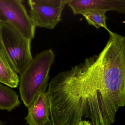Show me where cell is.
Wrapping results in <instances>:
<instances>
[{"label": "cell", "mask_w": 125, "mask_h": 125, "mask_svg": "<svg viewBox=\"0 0 125 125\" xmlns=\"http://www.w3.org/2000/svg\"><path fill=\"white\" fill-rule=\"evenodd\" d=\"M54 125H112L125 105V41L110 36L98 55L51 79L47 91Z\"/></svg>", "instance_id": "1"}, {"label": "cell", "mask_w": 125, "mask_h": 125, "mask_svg": "<svg viewBox=\"0 0 125 125\" xmlns=\"http://www.w3.org/2000/svg\"><path fill=\"white\" fill-rule=\"evenodd\" d=\"M55 57L54 52L51 49L38 53L20 75V94L26 107L40 94L46 91L50 71Z\"/></svg>", "instance_id": "2"}, {"label": "cell", "mask_w": 125, "mask_h": 125, "mask_svg": "<svg viewBox=\"0 0 125 125\" xmlns=\"http://www.w3.org/2000/svg\"><path fill=\"white\" fill-rule=\"evenodd\" d=\"M31 40L7 22L0 24V47L14 71L20 75L32 60Z\"/></svg>", "instance_id": "3"}, {"label": "cell", "mask_w": 125, "mask_h": 125, "mask_svg": "<svg viewBox=\"0 0 125 125\" xmlns=\"http://www.w3.org/2000/svg\"><path fill=\"white\" fill-rule=\"evenodd\" d=\"M21 0H0V24L7 22L20 33L32 40L35 27Z\"/></svg>", "instance_id": "4"}, {"label": "cell", "mask_w": 125, "mask_h": 125, "mask_svg": "<svg viewBox=\"0 0 125 125\" xmlns=\"http://www.w3.org/2000/svg\"><path fill=\"white\" fill-rule=\"evenodd\" d=\"M69 0H29V14L36 28L53 30L62 21V13Z\"/></svg>", "instance_id": "5"}, {"label": "cell", "mask_w": 125, "mask_h": 125, "mask_svg": "<svg viewBox=\"0 0 125 125\" xmlns=\"http://www.w3.org/2000/svg\"><path fill=\"white\" fill-rule=\"evenodd\" d=\"M67 4L75 15L89 10L113 11L125 14V0H69Z\"/></svg>", "instance_id": "6"}, {"label": "cell", "mask_w": 125, "mask_h": 125, "mask_svg": "<svg viewBox=\"0 0 125 125\" xmlns=\"http://www.w3.org/2000/svg\"><path fill=\"white\" fill-rule=\"evenodd\" d=\"M28 108V114L25 118L29 125H44L49 121L50 107L47 91L39 95Z\"/></svg>", "instance_id": "7"}, {"label": "cell", "mask_w": 125, "mask_h": 125, "mask_svg": "<svg viewBox=\"0 0 125 125\" xmlns=\"http://www.w3.org/2000/svg\"><path fill=\"white\" fill-rule=\"evenodd\" d=\"M20 78L0 47V83L11 88L17 87Z\"/></svg>", "instance_id": "8"}, {"label": "cell", "mask_w": 125, "mask_h": 125, "mask_svg": "<svg viewBox=\"0 0 125 125\" xmlns=\"http://www.w3.org/2000/svg\"><path fill=\"white\" fill-rule=\"evenodd\" d=\"M19 96L13 90L0 83V109L12 111L20 105Z\"/></svg>", "instance_id": "9"}, {"label": "cell", "mask_w": 125, "mask_h": 125, "mask_svg": "<svg viewBox=\"0 0 125 125\" xmlns=\"http://www.w3.org/2000/svg\"><path fill=\"white\" fill-rule=\"evenodd\" d=\"M106 13L104 11L89 10L83 11L80 14L85 17L89 25H93L97 29L103 28L109 31L106 22Z\"/></svg>", "instance_id": "10"}, {"label": "cell", "mask_w": 125, "mask_h": 125, "mask_svg": "<svg viewBox=\"0 0 125 125\" xmlns=\"http://www.w3.org/2000/svg\"><path fill=\"white\" fill-rule=\"evenodd\" d=\"M78 125H94L89 121L86 120H83L81 121Z\"/></svg>", "instance_id": "11"}, {"label": "cell", "mask_w": 125, "mask_h": 125, "mask_svg": "<svg viewBox=\"0 0 125 125\" xmlns=\"http://www.w3.org/2000/svg\"><path fill=\"white\" fill-rule=\"evenodd\" d=\"M44 125H54L53 124V123L50 120L49 121H47Z\"/></svg>", "instance_id": "12"}, {"label": "cell", "mask_w": 125, "mask_h": 125, "mask_svg": "<svg viewBox=\"0 0 125 125\" xmlns=\"http://www.w3.org/2000/svg\"><path fill=\"white\" fill-rule=\"evenodd\" d=\"M0 125H5V123L0 120Z\"/></svg>", "instance_id": "13"}]
</instances>
